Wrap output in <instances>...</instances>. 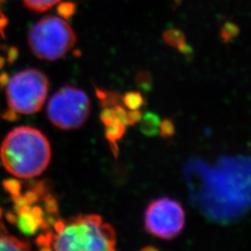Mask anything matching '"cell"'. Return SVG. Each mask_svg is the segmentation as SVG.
Returning <instances> with one entry per match:
<instances>
[{"label": "cell", "instance_id": "obj_3", "mask_svg": "<svg viewBox=\"0 0 251 251\" xmlns=\"http://www.w3.org/2000/svg\"><path fill=\"white\" fill-rule=\"evenodd\" d=\"M76 42L72 26L63 18L47 16L35 24L28 33V44L37 58L56 61L71 50Z\"/></svg>", "mask_w": 251, "mask_h": 251}, {"label": "cell", "instance_id": "obj_6", "mask_svg": "<svg viewBox=\"0 0 251 251\" xmlns=\"http://www.w3.org/2000/svg\"><path fill=\"white\" fill-rule=\"evenodd\" d=\"M185 211L178 201L170 198L152 200L144 215V227L155 237L171 240L182 232Z\"/></svg>", "mask_w": 251, "mask_h": 251}, {"label": "cell", "instance_id": "obj_25", "mask_svg": "<svg viewBox=\"0 0 251 251\" xmlns=\"http://www.w3.org/2000/svg\"><path fill=\"white\" fill-rule=\"evenodd\" d=\"M3 1H4V0H0V3H2V2H3Z\"/></svg>", "mask_w": 251, "mask_h": 251}, {"label": "cell", "instance_id": "obj_11", "mask_svg": "<svg viewBox=\"0 0 251 251\" xmlns=\"http://www.w3.org/2000/svg\"><path fill=\"white\" fill-rule=\"evenodd\" d=\"M163 40L167 45L179 49L186 43L185 36L179 29H169L163 34Z\"/></svg>", "mask_w": 251, "mask_h": 251}, {"label": "cell", "instance_id": "obj_1", "mask_svg": "<svg viewBox=\"0 0 251 251\" xmlns=\"http://www.w3.org/2000/svg\"><path fill=\"white\" fill-rule=\"evenodd\" d=\"M41 250L55 251H113L117 234L114 227L104 224L99 215H79L65 221H57L51 232L36 240Z\"/></svg>", "mask_w": 251, "mask_h": 251}, {"label": "cell", "instance_id": "obj_18", "mask_svg": "<svg viewBox=\"0 0 251 251\" xmlns=\"http://www.w3.org/2000/svg\"><path fill=\"white\" fill-rule=\"evenodd\" d=\"M143 113L140 110H129L127 112V125L133 126L141 121Z\"/></svg>", "mask_w": 251, "mask_h": 251}, {"label": "cell", "instance_id": "obj_2", "mask_svg": "<svg viewBox=\"0 0 251 251\" xmlns=\"http://www.w3.org/2000/svg\"><path fill=\"white\" fill-rule=\"evenodd\" d=\"M0 157L10 174L21 179H31L39 176L47 169L51 149L40 130L31 126H19L4 139Z\"/></svg>", "mask_w": 251, "mask_h": 251}, {"label": "cell", "instance_id": "obj_8", "mask_svg": "<svg viewBox=\"0 0 251 251\" xmlns=\"http://www.w3.org/2000/svg\"><path fill=\"white\" fill-rule=\"evenodd\" d=\"M31 250L29 242L10 235L5 226L0 223V251H28Z\"/></svg>", "mask_w": 251, "mask_h": 251}, {"label": "cell", "instance_id": "obj_24", "mask_svg": "<svg viewBox=\"0 0 251 251\" xmlns=\"http://www.w3.org/2000/svg\"><path fill=\"white\" fill-rule=\"evenodd\" d=\"M1 214H2V210H1V208H0V217H1Z\"/></svg>", "mask_w": 251, "mask_h": 251}, {"label": "cell", "instance_id": "obj_21", "mask_svg": "<svg viewBox=\"0 0 251 251\" xmlns=\"http://www.w3.org/2000/svg\"><path fill=\"white\" fill-rule=\"evenodd\" d=\"M3 64H4V59L0 58V68L3 66Z\"/></svg>", "mask_w": 251, "mask_h": 251}, {"label": "cell", "instance_id": "obj_5", "mask_svg": "<svg viewBox=\"0 0 251 251\" xmlns=\"http://www.w3.org/2000/svg\"><path fill=\"white\" fill-rule=\"evenodd\" d=\"M47 112L55 126L64 130L76 129L90 116V99L83 90L64 86L50 98Z\"/></svg>", "mask_w": 251, "mask_h": 251}, {"label": "cell", "instance_id": "obj_20", "mask_svg": "<svg viewBox=\"0 0 251 251\" xmlns=\"http://www.w3.org/2000/svg\"><path fill=\"white\" fill-rule=\"evenodd\" d=\"M61 9H62V10L61 9H59V10H60V13L63 15V17H69L75 12V6L71 3L63 4L61 6Z\"/></svg>", "mask_w": 251, "mask_h": 251}, {"label": "cell", "instance_id": "obj_10", "mask_svg": "<svg viewBox=\"0 0 251 251\" xmlns=\"http://www.w3.org/2000/svg\"><path fill=\"white\" fill-rule=\"evenodd\" d=\"M105 137L111 145L112 151L114 154L117 156L118 153V147H117V142L123 138L125 135L126 125L120 123V122H116L111 125L105 126Z\"/></svg>", "mask_w": 251, "mask_h": 251}, {"label": "cell", "instance_id": "obj_13", "mask_svg": "<svg viewBox=\"0 0 251 251\" xmlns=\"http://www.w3.org/2000/svg\"><path fill=\"white\" fill-rule=\"evenodd\" d=\"M28 9L36 12H44L53 8L62 0H23Z\"/></svg>", "mask_w": 251, "mask_h": 251}, {"label": "cell", "instance_id": "obj_22", "mask_svg": "<svg viewBox=\"0 0 251 251\" xmlns=\"http://www.w3.org/2000/svg\"><path fill=\"white\" fill-rule=\"evenodd\" d=\"M156 250L155 248H153V247H150V248H144V249H143V250H144V251H147V250Z\"/></svg>", "mask_w": 251, "mask_h": 251}, {"label": "cell", "instance_id": "obj_23", "mask_svg": "<svg viewBox=\"0 0 251 251\" xmlns=\"http://www.w3.org/2000/svg\"><path fill=\"white\" fill-rule=\"evenodd\" d=\"M249 146H250V149H251V143H250V144H249Z\"/></svg>", "mask_w": 251, "mask_h": 251}, {"label": "cell", "instance_id": "obj_4", "mask_svg": "<svg viewBox=\"0 0 251 251\" xmlns=\"http://www.w3.org/2000/svg\"><path fill=\"white\" fill-rule=\"evenodd\" d=\"M48 90L49 80L44 73L33 68L17 73L7 86L9 109L24 115L37 113L45 102Z\"/></svg>", "mask_w": 251, "mask_h": 251}, {"label": "cell", "instance_id": "obj_16", "mask_svg": "<svg viewBox=\"0 0 251 251\" xmlns=\"http://www.w3.org/2000/svg\"><path fill=\"white\" fill-rule=\"evenodd\" d=\"M176 129L175 125L171 118H165L160 123L159 126V133L162 138L164 139H170L175 135Z\"/></svg>", "mask_w": 251, "mask_h": 251}, {"label": "cell", "instance_id": "obj_9", "mask_svg": "<svg viewBox=\"0 0 251 251\" xmlns=\"http://www.w3.org/2000/svg\"><path fill=\"white\" fill-rule=\"evenodd\" d=\"M140 129L143 134L148 137H154L159 134V126L161 119L158 115L153 112H146L141 119Z\"/></svg>", "mask_w": 251, "mask_h": 251}, {"label": "cell", "instance_id": "obj_19", "mask_svg": "<svg viewBox=\"0 0 251 251\" xmlns=\"http://www.w3.org/2000/svg\"><path fill=\"white\" fill-rule=\"evenodd\" d=\"M45 206L49 213H55L57 211V203L56 199L51 196H48L45 199Z\"/></svg>", "mask_w": 251, "mask_h": 251}, {"label": "cell", "instance_id": "obj_17", "mask_svg": "<svg viewBox=\"0 0 251 251\" xmlns=\"http://www.w3.org/2000/svg\"><path fill=\"white\" fill-rule=\"evenodd\" d=\"M3 186L5 190L9 193L11 195L12 198H15V197H18L21 194V182L18 181L17 179H6L4 182H3Z\"/></svg>", "mask_w": 251, "mask_h": 251}, {"label": "cell", "instance_id": "obj_15", "mask_svg": "<svg viewBox=\"0 0 251 251\" xmlns=\"http://www.w3.org/2000/svg\"><path fill=\"white\" fill-rule=\"evenodd\" d=\"M239 34V28L233 23H226L221 31V37L225 43L231 41Z\"/></svg>", "mask_w": 251, "mask_h": 251}, {"label": "cell", "instance_id": "obj_26", "mask_svg": "<svg viewBox=\"0 0 251 251\" xmlns=\"http://www.w3.org/2000/svg\"><path fill=\"white\" fill-rule=\"evenodd\" d=\"M175 1H177V2H178V1H179V0H175Z\"/></svg>", "mask_w": 251, "mask_h": 251}, {"label": "cell", "instance_id": "obj_7", "mask_svg": "<svg viewBox=\"0 0 251 251\" xmlns=\"http://www.w3.org/2000/svg\"><path fill=\"white\" fill-rule=\"evenodd\" d=\"M17 211V220L16 223L20 231L26 235H32L36 233V231L47 224L43 220L42 209L38 206L31 207L30 205L23 206L16 210Z\"/></svg>", "mask_w": 251, "mask_h": 251}, {"label": "cell", "instance_id": "obj_12", "mask_svg": "<svg viewBox=\"0 0 251 251\" xmlns=\"http://www.w3.org/2000/svg\"><path fill=\"white\" fill-rule=\"evenodd\" d=\"M122 102L129 110H139L145 103V100L140 91H128L122 96Z\"/></svg>", "mask_w": 251, "mask_h": 251}, {"label": "cell", "instance_id": "obj_14", "mask_svg": "<svg viewBox=\"0 0 251 251\" xmlns=\"http://www.w3.org/2000/svg\"><path fill=\"white\" fill-rule=\"evenodd\" d=\"M137 86L145 92H149L152 90V77L151 74L146 71L139 72L136 75Z\"/></svg>", "mask_w": 251, "mask_h": 251}]
</instances>
